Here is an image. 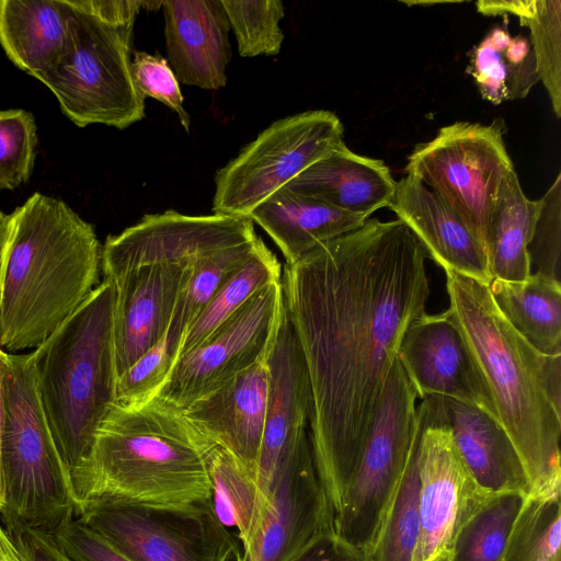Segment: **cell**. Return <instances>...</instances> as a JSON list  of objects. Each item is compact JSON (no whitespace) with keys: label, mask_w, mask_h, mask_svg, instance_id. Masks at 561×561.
<instances>
[{"label":"cell","mask_w":561,"mask_h":561,"mask_svg":"<svg viewBox=\"0 0 561 561\" xmlns=\"http://www.w3.org/2000/svg\"><path fill=\"white\" fill-rule=\"evenodd\" d=\"M427 252L401 220L367 219L285 264L286 317L311 391L310 444L341 508L408 327L425 313Z\"/></svg>","instance_id":"obj_1"},{"label":"cell","mask_w":561,"mask_h":561,"mask_svg":"<svg viewBox=\"0 0 561 561\" xmlns=\"http://www.w3.org/2000/svg\"><path fill=\"white\" fill-rule=\"evenodd\" d=\"M91 224L39 193L0 210V348H37L100 284Z\"/></svg>","instance_id":"obj_2"},{"label":"cell","mask_w":561,"mask_h":561,"mask_svg":"<svg viewBox=\"0 0 561 561\" xmlns=\"http://www.w3.org/2000/svg\"><path fill=\"white\" fill-rule=\"evenodd\" d=\"M446 310L466 339L491 391L501 425L526 471L533 496L560 495L561 412L546 383L547 354L505 319L489 289L446 271Z\"/></svg>","instance_id":"obj_3"},{"label":"cell","mask_w":561,"mask_h":561,"mask_svg":"<svg viewBox=\"0 0 561 561\" xmlns=\"http://www.w3.org/2000/svg\"><path fill=\"white\" fill-rule=\"evenodd\" d=\"M214 446L182 409L157 396L115 402L96 432L77 516L92 501L211 500L206 456Z\"/></svg>","instance_id":"obj_4"},{"label":"cell","mask_w":561,"mask_h":561,"mask_svg":"<svg viewBox=\"0 0 561 561\" xmlns=\"http://www.w3.org/2000/svg\"><path fill=\"white\" fill-rule=\"evenodd\" d=\"M114 287L107 279L32 353L35 382L76 512L96 432L116 402Z\"/></svg>","instance_id":"obj_5"},{"label":"cell","mask_w":561,"mask_h":561,"mask_svg":"<svg viewBox=\"0 0 561 561\" xmlns=\"http://www.w3.org/2000/svg\"><path fill=\"white\" fill-rule=\"evenodd\" d=\"M1 467L3 527L54 534L75 519L65 466L50 433L35 382L32 353H5Z\"/></svg>","instance_id":"obj_6"},{"label":"cell","mask_w":561,"mask_h":561,"mask_svg":"<svg viewBox=\"0 0 561 561\" xmlns=\"http://www.w3.org/2000/svg\"><path fill=\"white\" fill-rule=\"evenodd\" d=\"M71 9L66 51L39 81L77 126L125 129L146 116L145 99L131 75L135 23H112Z\"/></svg>","instance_id":"obj_7"},{"label":"cell","mask_w":561,"mask_h":561,"mask_svg":"<svg viewBox=\"0 0 561 561\" xmlns=\"http://www.w3.org/2000/svg\"><path fill=\"white\" fill-rule=\"evenodd\" d=\"M513 170L501 123L456 122L415 147L405 174L439 196L485 249L501 185Z\"/></svg>","instance_id":"obj_8"},{"label":"cell","mask_w":561,"mask_h":561,"mask_svg":"<svg viewBox=\"0 0 561 561\" xmlns=\"http://www.w3.org/2000/svg\"><path fill=\"white\" fill-rule=\"evenodd\" d=\"M77 519L134 561H239L241 556L211 500L187 504L92 501Z\"/></svg>","instance_id":"obj_9"},{"label":"cell","mask_w":561,"mask_h":561,"mask_svg":"<svg viewBox=\"0 0 561 561\" xmlns=\"http://www.w3.org/2000/svg\"><path fill=\"white\" fill-rule=\"evenodd\" d=\"M416 391L398 357L387 377L379 409L334 530L366 554L403 476L415 433Z\"/></svg>","instance_id":"obj_10"},{"label":"cell","mask_w":561,"mask_h":561,"mask_svg":"<svg viewBox=\"0 0 561 561\" xmlns=\"http://www.w3.org/2000/svg\"><path fill=\"white\" fill-rule=\"evenodd\" d=\"M344 127L330 111L278 119L215 175L214 214L248 217L270 195L343 141Z\"/></svg>","instance_id":"obj_11"},{"label":"cell","mask_w":561,"mask_h":561,"mask_svg":"<svg viewBox=\"0 0 561 561\" xmlns=\"http://www.w3.org/2000/svg\"><path fill=\"white\" fill-rule=\"evenodd\" d=\"M285 318L282 279L252 296L180 357L154 396L185 410L270 356Z\"/></svg>","instance_id":"obj_12"},{"label":"cell","mask_w":561,"mask_h":561,"mask_svg":"<svg viewBox=\"0 0 561 561\" xmlns=\"http://www.w3.org/2000/svg\"><path fill=\"white\" fill-rule=\"evenodd\" d=\"M416 419L420 536L414 561H447L462 519L492 494L476 484L459 459L438 396L423 398Z\"/></svg>","instance_id":"obj_13"},{"label":"cell","mask_w":561,"mask_h":561,"mask_svg":"<svg viewBox=\"0 0 561 561\" xmlns=\"http://www.w3.org/2000/svg\"><path fill=\"white\" fill-rule=\"evenodd\" d=\"M202 256L103 275V279L112 283L115 294L113 335L117 378L167 335L179 300Z\"/></svg>","instance_id":"obj_14"},{"label":"cell","mask_w":561,"mask_h":561,"mask_svg":"<svg viewBox=\"0 0 561 561\" xmlns=\"http://www.w3.org/2000/svg\"><path fill=\"white\" fill-rule=\"evenodd\" d=\"M398 359L421 399L451 398L499 420L484 376L447 311L415 319L403 334Z\"/></svg>","instance_id":"obj_15"},{"label":"cell","mask_w":561,"mask_h":561,"mask_svg":"<svg viewBox=\"0 0 561 561\" xmlns=\"http://www.w3.org/2000/svg\"><path fill=\"white\" fill-rule=\"evenodd\" d=\"M332 528L334 512L309 447L282 471L263 519L239 561H290L314 537Z\"/></svg>","instance_id":"obj_16"},{"label":"cell","mask_w":561,"mask_h":561,"mask_svg":"<svg viewBox=\"0 0 561 561\" xmlns=\"http://www.w3.org/2000/svg\"><path fill=\"white\" fill-rule=\"evenodd\" d=\"M270 386L266 357L183 410L188 421L229 451L255 482Z\"/></svg>","instance_id":"obj_17"},{"label":"cell","mask_w":561,"mask_h":561,"mask_svg":"<svg viewBox=\"0 0 561 561\" xmlns=\"http://www.w3.org/2000/svg\"><path fill=\"white\" fill-rule=\"evenodd\" d=\"M167 60L178 81L206 90L226 87L230 24L221 0L162 1Z\"/></svg>","instance_id":"obj_18"},{"label":"cell","mask_w":561,"mask_h":561,"mask_svg":"<svg viewBox=\"0 0 561 561\" xmlns=\"http://www.w3.org/2000/svg\"><path fill=\"white\" fill-rule=\"evenodd\" d=\"M388 207L445 272L490 285L492 277L482 243L462 219L417 179L405 174L398 181Z\"/></svg>","instance_id":"obj_19"},{"label":"cell","mask_w":561,"mask_h":561,"mask_svg":"<svg viewBox=\"0 0 561 561\" xmlns=\"http://www.w3.org/2000/svg\"><path fill=\"white\" fill-rule=\"evenodd\" d=\"M438 397L457 455L476 484L491 494L528 495L523 462L499 420L468 403Z\"/></svg>","instance_id":"obj_20"},{"label":"cell","mask_w":561,"mask_h":561,"mask_svg":"<svg viewBox=\"0 0 561 561\" xmlns=\"http://www.w3.org/2000/svg\"><path fill=\"white\" fill-rule=\"evenodd\" d=\"M396 185L381 160L357 154L342 142L286 187L368 219L374 211L389 206Z\"/></svg>","instance_id":"obj_21"},{"label":"cell","mask_w":561,"mask_h":561,"mask_svg":"<svg viewBox=\"0 0 561 561\" xmlns=\"http://www.w3.org/2000/svg\"><path fill=\"white\" fill-rule=\"evenodd\" d=\"M72 14L67 0H0V45L19 69L39 80L66 51Z\"/></svg>","instance_id":"obj_22"},{"label":"cell","mask_w":561,"mask_h":561,"mask_svg":"<svg viewBox=\"0 0 561 561\" xmlns=\"http://www.w3.org/2000/svg\"><path fill=\"white\" fill-rule=\"evenodd\" d=\"M248 218L270 236L286 264L297 262L320 244L357 229L367 220L286 186L264 199Z\"/></svg>","instance_id":"obj_23"},{"label":"cell","mask_w":561,"mask_h":561,"mask_svg":"<svg viewBox=\"0 0 561 561\" xmlns=\"http://www.w3.org/2000/svg\"><path fill=\"white\" fill-rule=\"evenodd\" d=\"M540 203L529 199L513 170L503 181L489 226L485 253L492 279L524 282L531 274L528 253Z\"/></svg>","instance_id":"obj_24"},{"label":"cell","mask_w":561,"mask_h":561,"mask_svg":"<svg viewBox=\"0 0 561 561\" xmlns=\"http://www.w3.org/2000/svg\"><path fill=\"white\" fill-rule=\"evenodd\" d=\"M489 289L510 324L537 351L561 354V285L539 273L524 282L493 278Z\"/></svg>","instance_id":"obj_25"},{"label":"cell","mask_w":561,"mask_h":561,"mask_svg":"<svg viewBox=\"0 0 561 561\" xmlns=\"http://www.w3.org/2000/svg\"><path fill=\"white\" fill-rule=\"evenodd\" d=\"M482 99L499 105L526 98L539 81L529 39L494 27L473 48L467 69Z\"/></svg>","instance_id":"obj_26"},{"label":"cell","mask_w":561,"mask_h":561,"mask_svg":"<svg viewBox=\"0 0 561 561\" xmlns=\"http://www.w3.org/2000/svg\"><path fill=\"white\" fill-rule=\"evenodd\" d=\"M214 512L225 527H234L248 545L259 528L268 500L238 460L220 446L206 456Z\"/></svg>","instance_id":"obj_27"},{"label":"cell","mask_w":561,"mask_h":561,"mask_svg":"<svg viewBox=\"0 0 561 561\" xmlns=\"http://www.w3.org/2000/svg\"><path fill=\"white\" fill-rule=\"evenodd\" d=\"M261 240L262 238L256 234L253 238L220 247L196 262L165 335V344L173 365L178 359L186 331L215 293L245 264Z\"/></svg>","instance_id":"obj_28"},{"label":"cell","mask_w":561,"mask_h":561,"mask_svg":"<svg viewBox=\"0 0 561 561\" xmlns=\"http://www.w3.org/2000/svg\"><path fill=\"white\" fill-rule=\"evenodd\" d=\"M485 15L510 13L529 28L539 80L549 94L553 112L561 117V1L512 0L477 2Z\"/></svg>","instance_id":"obj_29"},{"label":"cell","mask_w":561,"mask_h":561,"mask_svg":"<svg viewBox=\"0 0 561 561\" xmlns=\"http://www.w3.org/2000/svg\"><path fill=\"white\" fill-rule=\"evenodd\" d=\"M280 279L282 265L261 240L245 264L215 293L186 331L178 359L203 344L252 296Z\"/></svg>","instance_id":"obj_30"},{"label":"cell","mask_w":561,"mask_h":561,"mask_svg":"<svg viewBox=\"0 0 561 561\" xmlns=\"http://www.w3.org/2000/svg\"><path fill=\"white\" fill-rule=\"evenodd\" d=\"M527 495L492 494L458 526L447 561H501L513 523Z\"/></svg>","instance_id":"obj_31"},{"label":"cell","mask_w":561,"mask_h":561,"mask_svg":"<svg viewBox=\"0 0 561 561\" xmlns=\"http://www.w3.org/2000/svg\"><path fill=\"white\" fill-rule=\"evenodd\" d=\"M419 439L416 419L411 453L377 537L367 552L368 561H414L420 536Z\"/></svg>","instance_id":"obj_32"},{"label":"cell","mask_w":561,"mask_h":561,"mask_svg":"<svg viewBox=\"0 0 561 561\" xmlns=\"http://www.w3.org/2000/svg\"><path fill=\"white\" fill-rule=\"evenodd\" d=\"M560 495H527L501 561H560Z\"/></svg>","instance_id":"obj_33"},{"label":"cell","mask_w":561,"mask_h":561,"mask_svg":"<svg viewBox=\"0 0 561 561\" xmlns=\"http://www.w3.org/2000/svg\"><path fill=\"white\" fill-rule=\"evenodd\" d=\"M238 51L242 57L274 56L280 51L285 35L279 22L285 15L280 0H221Z\"/></svg>","instance_id":"obj_34"},{"label":"cell","mask_w":561,"mask_h":561,"mask_svg":"<svg viewBox=\"0 0 561 561\" xmlns=\"http://www.w3.org/2000/svg\"><path fill=\"white\" fill-rule=\"evenodd\" d=\"M36 124L31 112L0 111V188L27 182L34 167Z\"/></svg>","instance_id":"obj_35"},{"label":"cell","mask_w":561,"mask_h":561,"mask_svg":"<svg viewBox=\"0 0 561 561\" xmlns=\"http://www.w3.org/2000/svg\"><path fill=\"white\" fill-rule=\"evenodd\" d=\"M540 207L528 245L530 263L537 273L560 282L561 174L539 199Z\"/></svg>","instance_id":"obj_36"},{"label":"cell","mask_w":561,"mask_h":561,"mask_svg":"<svg viewBox=\"0 0 561 561\" xmlns=\"http://www.w3.org/2000/svg\"><path fill=\"white\" fill-rule=\"evenodd\" d=\"M131 75L141 96L154 99L174 111L188 134L191 118L183 106L184 98L178 78L167 58L159 54L133 50Z\"/></svg>","instance_id":"obj_37"},{"label":"cell","mask_w":561,"mask_h":561,"mask_svg":"<svg viewBox=\"0 0 561 561\" xmlns=\"http://www.w3.org/2000/svg\"><path fill=\"white\" fill-rule=\"evenodd\" d=\"M53 536L72 561H134L79 519L67 523Z\"/></svg>","instance_id":"obj_38"},{"label":"cell","mask_w":561,"mask_h":561,"mask_svg":"<svg viewBox=\"0 0 561 561\" xmlns=\"http://www.w3.org/2000/svg\"><path fill=\"white\" fill-rule=\"evenodd\" d=\"M290 561H368L367 554L340 537L334 528L309 541Z\"/></svg>","instance_id":"obj_39"},{"label":"cell","mask_w":561,"mask_h":561,"mask_svg":"<svg viewBox=\"0 0 561 561\" xmlns=\"http://www.w3.org/2000/svg\"><path fill=\"white\" fill-rule=\"evenodd\" d=\"M4 528L23 561H67L53 534L25 527Z\"/></svg>","instance_id":"obj_40"},{"label":"cell","mask_w":561,"mask_h":561,"mask_svg":"<svg viewBox=\"0 0 561 561\" xmlns=\"http://www.w3.org/2000/svg\"><path fill=\"white\" fill-rule=\"evenodd\" d=\"M0 561H23L5 528L0 524Z\"/></svg>","instance_id":"obj_41"},{"label":"cell","mask_w":561,"mask_h":561,"mask_svg":"<svg viewBox=\"0 0 561 561\" xmlns=\"http://www.w3.org/2000/svg\"><path fill=\"white\" fill-rule=\"evenodd\" d=\"M4 351L0 348V511L4 503V485L1 467V442H2V428H3V393H2V374L4 364Z\"/></svg>","instance_id":"obj_42"},{"label":"cell","mask_w":561,"mask_h":561,"mask_svg":"<svg viewBox=\"0 0 561 561\" xmlns=\"http://www.w3.org/2000/svg\"><path fill=\"white\" fill-rule=\"evenodd\" d=\"M64 553H65V552H64ZM67 558H68V559H67V561H72L69 557H67Z\"/></svg>","instance_id":"obj_43"}]
</instances>
